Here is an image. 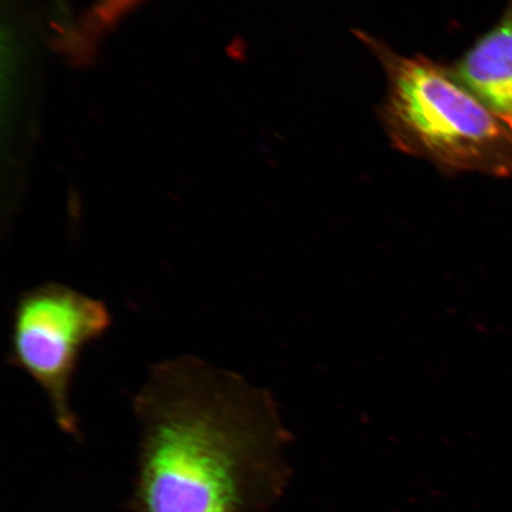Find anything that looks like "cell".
Returning <instances> with one entry per match:
<instances>
[{"label":"cell","instance_id":"cell-1","mask_svg":"<svg viewBox=\"0 0 512 512\" xmlns=\"http://www.w3.org/2000/svg\"><path fill=\"white\" fill-rule=\"evenodd\" d=\"M136 512H259L278 486L286 433L273 396L183 355L153 364L133 399Z\"/></svg>","mask_w":512,"mask_h":512},{"label":"cell","instance_id":"cell-2","mask_svg":"<svg viewBox=\"0 0 512 512\" xmlns=\"http://www.w3.org/2000/svg\"><path fill=\"white\" fill-rule=\"evenodd\" d=\"M388 76L381 117L399 150L430 160L446 174L512 176V133L452 70L405 57L364 35Z\"/></svg>","mask_w":512,"mask_h":512},{"label":"cell","instance_id":"cell-3","mask_svg":"<svg viewBox=\"0 0 512 512\" xmlns=\"http://www.w3.org/2000/svg\"><path fill=\"white\" fill-rule=\"evenodd\" d=\"M112 324L106 303L56 281L19 294L12 312L8 361L42 389L57 427L70 437L79 435L70 392L82 352Z\"/></svg>","mask_w":512,"mask_h":512},{"label":"cell","instance_id":"cell-4","mask_svg":"<svg viewBox=\"0 0 512 512\" xmlns=\"http://www.w3.org/2000/svg\"><path fill=\"white\" fill-rule=\"evenodd\" d=\"M452 72L498 117L512 113V0L501 21L467 51Z\"/></svg>","mask_w":512,"mask_h":512},{"label":"cell","instance_id":"cell-5","mask_svg":"<svg viewBox=\"0 0 512 512\" xmlns=\"http://www.w3.org/2000/svg\"><path fill=\"white\" fill-rule=\"evenodd\" d=\"M143 2L144 0H96L69 38L73 48L86 53L100 37Z\"/></svg>","mask_w":512,"mask_h":512},{"label":"cell","instance_id":"cell-6","mask_svg":"<svg viewBox=\"0 0 512 512\" xmlns=\"http://www.w3.org/2000/svg\"><path fill=\"white\" fill-rule=\"evenodd\" d=\"M501 118L505 125L508 126L510 132L512 133V113L508 114V115H503V117H499Z\"/></svg>","mask_w":512,"mask_h":512}]
</instances>
